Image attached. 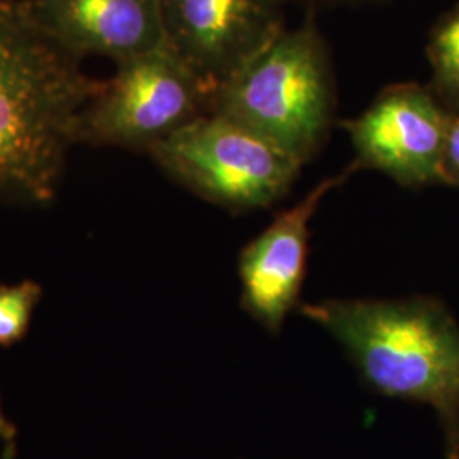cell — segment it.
Listing matches in <instances>:
<instances>
[{
    "label": "cell",
    "mask_w": 459,
    "mask_h": 459,
    "mask_svg": "<svg viewBox=\"0 0 459 459\" xmlns=\"http://www.w3.org/2000/svg\"><path fill=\"white\" fill-rule=\"evenodd\" d=\"M100 89L49 36L31 0H0V201L55 199Z\"/></svg>",
    "instance_id": "6da1fadb"
},
{
    "label": "cell",
    "mask_w": 459,
    "mask_h": 459,
    "mask_svg": "<svg viewBox=\"0 0 459 459\" xmlns=\"http://www.w3.org/2000/svg\"><path fill=\"white\" fill-rule=\"evenodd\" d=\"M299 313L344 345L377 394L432 405L453 443L459 426V330L436 301L324 299Z\"/></svg>",
    "instance_id": "7a4b0ae2"
},
{
    "label": "cell",
    "mask_w": 459,
    "mask_h": 459,
    "mask_svg": "<svg viewBox=\"0 0 459 459\" xmlns=\"http://www.w3.org/2000/svg\"><path fill=\"white\" fill-rule=\"evenodd\" d=\"M333 109L327 45L312 19L282 30L220 83L210 108L263 134L301 164L324 145Z\"/></svg>",
    "instance_id": "3957f363"
},
{
    "label": "cell",
    "mask_w": 459,
    "mask_h": 459,
    "mask_svg": "<svg viewBox=\"0 0 459 459\" xmlns=\"http://www.w3.org/2000/svg\"><path fill=\"white\" fill-rule=\"evenodd\" d=\"M148 153L174 181L235 212L274 204L303 165L263 134L213 111L197 116Z\"/></svg>",
    "instance_id": "277c9868"
},
{
    "label": "cell",
    "mask_w": 459,
    "mask_h": 459,
    "mask_svg": "<svg viewBox=\"0 0 459 459\" xmlns=\"http://www.w3.org/2000/svg\"><path fill=\"white\" fill-rule=\"evenodd\" d=\"M116 66L83 113L81 143L148 152L212 108V87L167 43Z\"/></svg>",
    "instance_id": "5b68a950"
},
{
    "label": "cell",
    "mask_w": 459,
    "mask_h": 459,
    "mask_svg": "<svg viewBox=\"0 0 459 459\" xmlns=\"http://www.w3.org/2000/svg\"><path fill=\"white\" fill-rule=\"evenodd\" d=\"M165 43L214 89L284 28V0H157Z\"/></svg>",
    "instance_id": "8992f818"
},
{
    "label": "cell",
    "mask_w": 459,
    "mask_h": 459,
    "mask_svg": "<svg viewBox=\"0 0 459 459\" xmlns=\"http://www.w3.org/2000/svg\"><path fill=\"white\" fill-rule=\"evenodd\" d=\"M449 119L427 91L405 83L385 89L344 126L361 169L419 186L441 178Z\"/></svg>",
    "instance_id": "52a82bcc"
},
{
    "label": "cell",
    "mask_w": 459,
    "mask_h": 459,
    "mask_svg": "<svg viewBox=\"0 0 459 459\" xmlns=\"http://www.w3.org/2000/svg\"><path fill=\"white\" fill-rule=\"evenodd\" d=\"M359 169L354 160L341 174L318 182L240 252L242 308L273 335H278L288 313L298 307L307 273L313 216L324 197Z\"/></svg>",
    "instance_id": "ba28073f"
},
{
    "label": "cell",
    "mask_w": 459,
    "mask_h": 459,
    "mask_svg": "<svg viewBox=\"0 0 459 459\" xmlns=\"http://www.w3.org/2000/svg\"><path fill=\"white\" fill-rule=\"evenodd\" d=\"M49 36L75 58L99 55L116 65L165 43L157 0H31Z\"/></svg>",
    "instance_id": "9c48e42d"
},
{
    "label": "cell",
    "mask_w": 459,
    "mask_h": 459,
    "mask_svg": "<svg viewBox=\"0 0 459 459\" xmlns=\"http://www.w3.org/2000/svg\"><path fill=\"white\" fill-rule=\"evenodd\" d=\"M41 296L43 288L33 279L0 284V347L9 349L28 335Z\"/></svg>",
    "instance_id": "30bf717a"
},
{
    "label": "cell",
    "mask_w": 459,
    "mask_h": 459,
    "mask_svg": "<svg viewBox=\"0 0 459 459\" xmlns=\"http://www.w3.org/2000/svg\"><path fill=\"white\" fill-rule=\"evenodd\" d=\"M429 56L437 81L455 94H459V4L434 28Z\"/></svg>",
    "instance_id": "8fae6325"
},
{
    "label": "cell",
    "mask_w": 459,
    "mask_h": 459,
    "mask_svg": "<svg viewBox=\"0 0 459 459\" xmlns=\"http://www.w3.org/2000/svg\"><path fill=\"white\" fill-rule=\"evenodd\" d=\"M441 179L459 184V117L449 119L444 145Z\"/></svg>",
    "instance_id": "7c38bea8"
},
{
    "label": "cell",
    "mask_w": 459,
    "mask_h": 459,
    "mask_svg": "<svg viewBox=\"0 0 459 459\" xmlns=\"http://www.w3.org/2000/svg\"><path fill=\"white\" fill-rule=\"evenodd\" d=\"M17 429L2 411V403H0V439H4L7 444H16Z\"/></svg>",
    "instance_id": "4fadbf2b"
},
{
    "label": "cell",
    "mask_w": 459,
    "mask_h": 459,
    "mask_svg": "<svg viewBox=\"0 0 459 459\" xmlns=\"http://www.w3.org/2000/svg\"><path fill=\"white\" fill-rule=\"evenodd\" d=\"M324 2H347V4H356V2H364V0H324Z\"/></svg>",
    "instance_id": "5bb4252c"
}]
</instances>
